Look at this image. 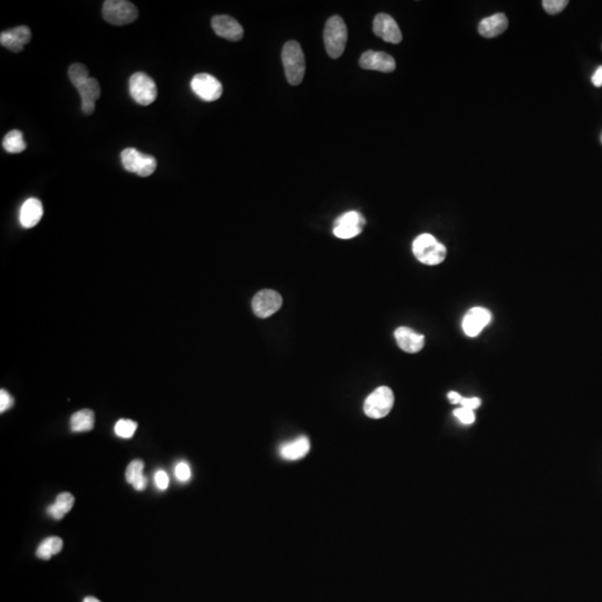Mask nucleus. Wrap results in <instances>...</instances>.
<instances>
[{"label":"nucleus","mask_w":602,"mask_h":602,"mask_svg":"<svg viewBox=\"0 0 602 602\" xmlns=\"http://www.w3.org/2000/svg\"><path fill=\"white\" fill-rule=\"evenodd\" d=\"M430 121L435 128H449L459 108V92L454 74L444 61L430 62L422 79Z\"/></svg>","instance_id":"obj_1"},{"label":"nucleus","mask_w":602,"mask_h":602,"mask_svg":"<svg viewBox=\"0 0 602 602\" xmlns=\"http://www.w3.org/2000/svg\"><path fill=\"white\" fill-rule=\"evenodd\" d=\"M485 64L490 81L497 87H509L521 64V39L509 24H499L490 31L485 46Z\"/></svg>","instance_id":"obj_2"},{"label":"nucleus","mask_w":602,"mask_h":602,"mask_svg":"<svg viewBox=\"0 0 602 602\" xmlns=\"http://www.w3.org/2000/svg\"><path fill=\"white\" fill-rule=\"evenodd\" d=\"M154 26L164 36L186 39L205 31L208 16L189 0H159L154 7Z\"/></svg>","instance_id":"obj_3"},{"label":"nucleus","mask_w":602,"mask_h":602,"mask_svg":"<svg viewBox=\"0 0 602 602\" xmlns=\"http://www.w3.org/2000/svg\"><path fill=\"white\" fill-rule=\"evenodd\" d=\"M181 240L189 256L203 260L208 265H225L235 255L236 241L233 236L213 230L199 221H191L184 226Z\"/></svg>","instance_id":"obj_4"},{"label":"nucleus","mask_w":602,"mask_h":602,"mask_svg":"<svg viewBox=\"0 0 602 602\" xmlns=\"http://www.w3.org/2000/svg\"><path fill=\"white\" fill-rule=\"evenodd\" d=\"M194 141L210 158H226L236 148L235 126L218 109L199 111L193 124Z\"/></svg>","instance_id":"obj_5"},{"label":"nucleus","mask_w":602,"mask_h":602,"mask_svg":"<svg viewBox=\"0 0 602 602\" xmlns=\"http://www.w3.org/2000/svg\"><path fill=\"white\" fill-rule=\"evenodd\" d=\"M546 323L536 317H522L502 330L500 338V352L506 357L529 358L541 352L546 343Z\"/></svg>","instance_id":"obj_6"},{"label":"nucleus","mask_w":602,"mask_h":602,"mask_svg":"<svg viewBox=\"0 0 602 602\" xmlns=\"http://www.w3.org/2000/svg\"><path fill=\"white\" fill-rule=\"evenodd\" d=\"M286 133L308 153H322L333 143V126L315 111H295L286 121Z\"/></svg>","instance_id":"obj_7"},{"label":"nucleus","mask_w":602,"mask_h":602,"mask_svg":"<svg viewBox=\"0 0 602 602\" xmlns=\"http://www.w3.org/2000/svg\"><path fill=\"white\" fill-rule=\"evenodd\" d=\"M424 459V445L412 435L388 437L378 449V465L388 477L409 474Z\"/></svg>","instance_id":"obj_8"},{"label":"nucleus","mask_w":602,"mask_h":602,"mask_svg":"<svg viewBox=\"0 0 602 602\" xmlns=\"http://www.w3.org/2000/svg\"><path fill=\"white\" fill-rule=\"evenodd\" d=\"M539 97L544 104L572 109L591 108L594 92L586 82L574 77L551 76L542 82Z\"/></svg>","instance_id":"obj_9"},{"label":"nucleus","mask_w":602,"mask_h":602,"mask_svg":"<svg viewBox=\"0 0 602 602\" xmlns=\"http://www.w3.org/2000/svg\"><path fill=\"white\" fill-rule=\"evenodd\" d=\"M561 51L574 61L599 66L602 62V47L591 27L581 21H567L559 36Z\"/></svg>","instance_id":"obj_10"},{"label":"nucleus","mask_w":602,"mask_h":602,"mask_svg":"<svg viewBox=\"0 0 602 602\" xmlns=\"http://www.w3.org/2000/svg\"><path fill=\"white\" fill-rule=\"evenodd\" d=\"M318 42L330 56L347 62L362 61L365 56V42L352 27L340 22H328L318 27Z\"/></svg>","instance_id":"obj_11"},{"label":"nucleus","mask_w":602,"mask_h":602,"mask_svg":"<svg viewBox=\"0 0 602 602\" xmlns=\"http://www.w3.org/2000/svg\"><path fill=\"white\" fill-rule=\"evenodd\" d=\"M46 59L47 47L41 39H27L0 51V66L21 79L34 76Z\"/></svg>","instance_id":"obj_12"},{"label":"nucleus","mask_w":602,"mask_h":602,"mask_svg":"<svg viewBox=\"0 0 602 602\" xmlns=\"http://www.w3.org/2000/svg\"><path fill=\"white\" fill-rule=\"evenodd\" d=\"M123 148V168L128 173H136L143 166V153L151 144V131L143 118L134 116L128 124L116 131Z\"/></svg>","instance_id":"obj_13"},{"label":"nucleus","mask_w":602,"mask_h":602,"mask_svg":"<svg viewBox=\"0 0 602 602\" xmlns=\"http://www.w3.org/2000/svg\"><path fill=\"white\" fill-rule=\"evenodd\" d=\"M64 322H66V313L61 301L47 296L37 301L36 307L32 308L29 332L36 342L46 343L61 332Z\"/></svg>","instance_id":"obj_14"},{"label":"nucleus","mask_w":602,"mask_h":602,"mask_svg":"<svg viewBox=\"0 0 602 602\" xmlns=\"http://www.w3.org/2000/svg\"><path fill=\"white\" fill-rule=\"evenodd\" d=\"M4 221L12 230L26 231L36 228L41 221V216L36 210V201L27 194H19L6 206Z\"/></svg>","instance_id":"obj_15"},{"label":"nucleus","mask_w":602,"mask_h":602,"mask_svg":"<svg viewBox=\"0 0 602 602\" xmlns=\"http://www.w3.org/2000/svg\"><path fill=\"white\" fill-rule=\"evenodd\" d=\"M103 114L109 128L116 133L119 128H123L124 124H128L134 118L133 104L129 103L128 97L114 94L106 97Z\"/></svg>","instance_id":"obj_16"},{"label":"nucleus","mask_w":602,"mask_h":602,"mask_svg":"<svg viewBox=\"0 0 602 602\" xmlns=\"http://www.w3.org/2000/svg\"><path fill=\"white\" fill-rule=\"evenodd\" d=\"M591 589L586 582L572 579L562 584L547 602H591Z\"/></svg>","instance_id":"obj_17"},{"label":"nucleus","mask_w":602,"mask_h":602,"mask_svg":"<svg viewBox=\"0 0 602 602\" xmlns=\"http://www.w3.org/2000/svg\"><path fill=\"white\" fill-rule=\"evenodd\" d=\"M0 602H22L21 596L17 594L11 586H7V584H2L0 586Z\"/></svg>","instance_id":"obj_18"},{"label":"nucleus","mask_w":602,"mask_h":602,"mask_svg":"<svg viewBox=\"0 0 602 602\" xmlns=\"http://www.w3.org/2000/svg\"><path fill=\"white\" fill-rule=\"evenodd\" d=\"M591 504L596 512L597 521L602 524V490H597L596 494L592 495Z\"/></svg>","instance_id":"obj_19"}]
</instances>
